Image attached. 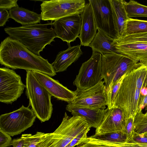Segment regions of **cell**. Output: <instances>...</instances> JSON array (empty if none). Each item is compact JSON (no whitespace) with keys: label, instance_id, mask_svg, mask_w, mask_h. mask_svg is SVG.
Wrapping results in <instances>:
<instances>
[{"label":"cell","instance_id":"1","mask_svg":"<svg viewBox=\"0 0 147 147\" xmlns=\"http://www.w3.org/2000/svg\"><path fill=\"white\" fill-rule=\"evenodd\" d=\"M0 63L13 69L37 71L50 77L56 75L47 59L35 55L20 42L9 36L0 44Z\"/></svg>","mask_w":147,"mask_h":147},{"label":"cell","instance_id":"2","mask_svg":"<svg viewBox=\"0 0 147 147\" xmlns=\"http://www.w3.org/2000/svg\"><path fill=\"white\" fill-rule=\"evenodd\" d=\"M53 22L36 24L16 27H7L4 30L9 36L21 42L30 51L40 56V53L45 46L55 41L56 38Z\"/></svg>","mask_w":147,"mask_h":147},{"label":"cell","instance_id":"3","mask_svg":"<svg viewBox=\"0 0 147 147\" xmlns=\"http://www.w3.org/2000/svg\"><path fill=\"white\" fill-rule=\"evenodd\" d=\"M139 69L138 66L126 72L113 107L119 108L122 111L125 120L135 119L144 96L141 94L140 89L136 86Z\"/></svg>","mask_w":147,"mask_h":147},{"label":"cell","instance_id":"4","mask_svg":"<svg viewBox=\"0 0 147 147\" xmlns=\"http://www.w3.org/2000/svg\"><path fill=\"white\" fill-rule=\"evenodd\" d=\"M26 94L29 99V106L41 122L49 120L53 111L52 96L37 80L32 71H26Z\"/></svg>","mask_w":147,"mask_h":147},{"label":"cell","instance_id":"5","mask_svg":"<svg viewBox=\"0 0 147 147\" xmlns=\"http://www.w3.org/2000/svg\"><path fill=\"white\" fill-rule=\"evenodd\" d=\"M140 63L120 53L102 55V73L107 91L124 74Z\"/></svg>","mask_w":147,"mask_h":147},{"label":"cell","instance_id":"6","mask_svg":"<svg viewBox=\"0 0 147 147\" xmlns=\"http://www.w3.org/2000/svg\"><path fill=\"white\" fill-rule=\"evenodd\" d=\"M112 45L117 52L147 66V32L116 38Z\"/></svg>","mask_w":147,"mask_h":147},{"label":"cell","instance_id":"7","mask_svg":"<svg viewBox=\"0 0 147 147\" xmlns=\"http://www.w3.org/2000/svg\"><path fill=\"white\" fill-rule=\"evenodd\" d=\"M42 20L56 21L75 14H80L86 5L84 0H51L42 1Z\"/></svg>","mask_w":147,"mask_h":147},{"label":"cell","instance_id":"8","mask_svg":"<svg viewBox=\"0 0 147 147\" xmlns=\"http://www.w3.org/2000/svg\"><path fill=\"white\" fill-rule=\"evenodd\" d=\"M36 117L32 109L22 105L17 110L0 115V130L13 136L32 126Z\"/></svg>","mask_w":147,"mask_h":147},{"label":"cell","instance_id":"9","mask_svg":"<svg viewBox=\"0 0 147 147\" xmlns=\"http://www.w3.org/2000/svg\"><path fill=\"white\" fill-rule=\"evenodd\" d=\"M102 54L92 52L91 57L83 63L73 84L77 91H82L94 86L102 81Z\"/></svg>","mask_w":147,"mask_h":147},{"label":"cell","instance_id":"10","mask_svg":"<svg viewBox=\"0 0 147 147\" xmlns=\"http://www.w3.org/2000/svg\"><path fill=\"white\" fill-rule=\"evenodd\" d=\"M26 85L20 76L8 68H0V102L11 104L23 93Z\"/></svg>","mask_w":147,"mask_h":147},{"label":"cell","instance_id":"11","mask_svg":"<svg viewBox=\"0 0 147 147\" xmlns=\"http://www.w3.org/2000/svg\"><path fill=\"white\" fill-rule=\"evenodd\" d=\"M104 81L82 91H77L76 96L69 104L92 108L105 109L108 104L107 89Z\"/></svg>","mask_w":147,"mask_h":147},{"label":"cell","instance_id":"12","mask_svg":"<svg viewBox=\"0 0 147 147\" xmlns=\"http://www.w3.org/2000/svg\"><path fill=\"white\" fill-rule=\"evenodd\" d=\"M93 10L98 30L109 37H116L110 0H89Z\"/></svg>","mask_w":147,"mask_h":147},{"label":"cell","instance_id":"13","mask_svg":"<svg viewBox=\"0 0 147 147\" xmlns=\"http://www.w3.org/2000/svg\"><path fill=\"white\" fill-rule=\"evenodd\" d=\"M81 24V16L79 14L65 17L53 22L56 37L66 42L68 44L78 37Z\"/></svg>","mask_w":147,"mask_h":147},{"label":"cell","instance_id":"14","mask_svg":"<svg viewBox=\"0 0 147 147\" xmlns=\"http://www.w3.org/2000/svg\"><path fill=\"white\" fill-rule=\"evenodd\" d=\"M40 83L47 89L52 96L57 99L71 103L76 97L77 92L69 90L60 83L58 80L44 73L32 71Z\"/></svg>","mask_w":147,"mask_h":147},{"label":"cell","instance_id":"15","mask_svg":"<svg viewBox=\"0 0 147 147\" xmlns=\"http://www.w3.org/2000/svg\"><path fill=\"white\" fill-rule=\"evenodd\" d=\"M125 133L124 117L122 111L117 107L109 109L99 126L96 128L95 135L112 132Z\"/></svg>","mask_w":147,"mask_h":147},{"label":"cell","instance_id":"16","mask_svg":"<svg viewBox=\"0 0 147 147\" xmlns=\"http://www.w3.org/2000/svg\"><path fill=\"white\" fill-rule=\"evenodd\" d=\"M81 16L82 24L78 38L80 40L81 45L89 46L98 30L93 10L89 2L86 4Z\"/></svg>","mask_w":147,"mask_h":147},{"label":"cell","instance_id":"17","mask_svg":"<svg viewBox=\"0 0 147 147\" xmlns=\"http://www.w3.org/2000/svg\"><path fill=\"white\" fill-rule=\"evenodd\" d=\"M66 109L73 115L82 117L91 127L96 128L101 123L109 109L89 108L68 103Z\"/></svg>","mask_w":147,"mask_h":147},{"label":"cell","instance_id":"18","mask_svg":"<svg viewBox=\"0 0 147 147\" xmlns=\"http://www.w3.org/2000/svg\"><path fill=\"white\" fill-rule=\"evenodd\" d=\"M65 50L58 53L51 64L56 73L66 71L73 63L76 61L83 54L81 45L71 47L70 44Z\"/></svg>","mask_w":147,"mask_h":147},{"label":"cell","instance_id":"19","mask_svg":"<svg viewBox=\"0 0 147 147\" xmlns=\"http://www.w3.org/2000/svg\"><path fill=\"white\" fill-rule=\"evenodd\" d=\"M123 0H110L116 37L124 35L126 22L129 18Z\"/></svg>","mask_w":147,"mask_h":147},{"label":"cell","instance_id":"20","mask_svg":"<svg viewBox=\"0 0 147 147\" xmlns=\"http://www.w3.org/2000/svg\"><path fill=\"white\" fill-rule=\"evenodd\" d=\"M9 18L23 26L38 24L42 20L40 14H38L28 9L19 7L9 10Z\"/></svg>","mask_w":147,"mask_h":147},{"label":"cell","instance_id":"21","mask_svg":"<svg viewBox=\"0 0 147 147\" xmlns=\"http://www.w3.org/2000/svg\"><path fill=\"white\" fill-rule=\"evenodd\" d=\"M98 31L89 47L92 52L101 53L102 55L110 54H117L115 49L112 45L114 39L107 35L102 31Z\"/></svg>","mask_w":147,"mask_h":147},{"label":"cell","instance_id":"22","mask_svg":"<svg viewBox=\"0 0 147 147\" xmlns=\"http://www.w3.org/2000/svg\"><path fill=\"white\" fill-rule=\"evenodd\" d=\"M124 6L129 18L147 17V6L133 0L125 1Z\"/></svg>","mask_w":147,"mask_h":147},{"label":"cell","instance_id":"23","mask_svg":"<svg viewBox=\"0 0 147 147\" xmlns=\"http://www.w3.org/2000/svg\"><path fill=\"white\" fill-rule=\"evenodd\" d=\"M147 32V20L129 18L125 26L124 35Z\"/></svg>","mask_w":147,"mask_h":147},{"label":"cell","instance_id":"24","mask_svg":"<svg viewBox=\"0 0 147 147\" xmlns=\"http://www.w3.org/2000/svg\"><path fill=\"white\" fill-rule=\"evenodd\" d=\"M91 137L96 139L113 143L126 142L127 138L125 133L123 131L112 132L99 135H93Z\"/></svg>","mask_w":147,"mask_h":147},{"label":"cell","instance_id":"25","mask_svg":"<svg viewBox=\"0 0 147 147\" xmlns=\"http://www.w3.org/2000/svg\"><path fill=\"white\" fill-rule=\"evenodd\" d=\"M135 134H143L147 133V116L142 111L138 112L135 116L134 122Z\"/></svg>","mask_w":147,"mask_h":147},{"label":"cell","instance_id":"26","mask_svg":"<svg viewBox=\"0 0 147 147\" xmlns=\"http://www.w3.org/2000/svg\"><path fill=\"white\" fill-rule=\"evenodd\" d=\"M76 147H119L115 145V143L103 141L90 136L87 137Z\"/></svg>","mask_w":147,"mask_h":147},{"label":"cell","instance_id":"27","mask_svg":"<svg viewBox=\"0 0 147 147\" xmlns=\"http://www.w3.org/2000/svg\"><path fill=\"white\" fill-rule=\"evenodd\" d=\"M44 133L38 131L34 135L30 134H22L21 137L24 140L23 147H39V142Z\"/></svg>","mask_w":147,"mask_h":147},{"label":"cell","instance_id":"28","mask_svg":"<svg viewBox=\"0 0 147 147\" xmlns=\"http://www.w3.org/2000/svg\"><path fill=\"white\" fill-rule=\"evenodd\" d=\"M126 73L113 84L109 90L107 91L108 101L107 108L109 109H110L113 107L117 93L125 76Z\"/></svg>","mask_w":147,"mask_h":147},{"label":"cell","instance_id":"29","mask_svg":"<svg viewBox=\"0 0 147 147\" xmlns=\"http://www.w3.org/2000/svg\"><path fill=\"white\" fill-rule=\"evenodd\" d=\"M11 136L0 130V147H8L12 145L13 140Z\"/></svg>","mask_w":147,"mask_h":147},{"label":"cell","instance_id":"30","mask_svg":"<svg viewBox=\"0 0 147 147\" xmlns=\"http://www.w3.org/2000/svg\"><path fill=\"white\" fill-rule=\"evenodd\" d=\"M90 130L88 129L82 132L68 144L69 147H74L76 146L80 145L82 142L87 137V133Z\"/></svg>","mask_w":147,"mask_h":147},{"label":"cell","instance_id":"31","mask_svg":"<svg viewBox=\"0 0 147 147\" xmlns=\"http://www.w3.org/2000/svg\"><path fill=\"white\" fill-rule=\"evenodd\" d=\"M17 1V0H0V8L8 10L19 7Z\"/></svg>","mask_w":147,"mask_h":147},{"label":"cell","instance_id":"32","mask_svg":"<svg viewBox=\"0 0 147 147\" xmlns=\"http://www.w3.org/2000/svg\"><path fill=\"white\" fill-rule=\"evenodd\" d=\"M0 26H3L9 18V13L7 10L0 8Z\"/></svg>","mask_w":147,"mask_h":147},{"label":"cell","instance_id":"33","mask_svg":"<svg viewBox=\"0 0 147 147\" xmlns=\"http://www.w3.org/2000/svg\"><path fill=\"white\" fill-rule=\"evenodd\" d=\"M127 142L147 144V135L144 134L138 135L135 134L132 140Z\"/></svg>","mask_w":147,"mask_h":147},{"label":"cell","instance_id":"34","mask_svg":"<svg viewBox=\"0 0 147 147\" xmlns=\"http://www.w3.org/2000/svg\"><path fill=\"white\" fill-rule=\"evenodd\" d=\"M117 146L119 147H147V144L126 142L118 143H117Z\"/></svg>","mask_w":147,"mask_h":147},{"label":"cell","instance_id":"35","mask_svg":"<svg viewBox=\"0 0 147 147\" xmlns=\"http://www.w3.org/2000/svg\"><path fill=\"white\" fill-rule=\"evenodd\" d=\"M24 140L20 137L13 140L12 145L13 147H23Z\"/></svg>","mask_w":147,"mask_h":147},{"label":"cell","instance_id":"36","mask_svg":"<svg viewBox=\"0 0 147 147\" xmlns=\"http://www.w3.org/2000/svg\"><path fill=\"white\" fill-rule=\"evenodd\" d=\"M147 105V95L144 96L143 100L140 104L138 112L141 111L142 109Z\"/></svg>","mask_w":147,"mask_h":147},{"label":"cell","instance_id":"37","mask_svg":"<svg viewBox=\"0 0 147 147\" xmlns=\"http://www.w3.org/2000/svg\"><path fill=\"white\" fill-rule=\"evenodd\" d=\"M140 94L143 96L147 95V88L142 87L140 89Z\"/></svg>","mask_w":147,"mask_h":147},{"label":"cell","instance_id":"38","mask_svg":"<svg viewBox=\"0 0 147 147\" xmlns=\"http://www.w3.org/2000/svg\"><path fill=\"white\" fill-rule=\"evenodd\" d=\"M144 87H145L147 88V76L146 78L144 84Z\"/></svg>","mask_w":147,"mask_h":147},{"label":"cell","instance_id":"39","mask_svg":"<svg viewBox=\"0 0 147 147\" xmlns=\"http://www.w3.org/2000/svg\"><path fill=\"white\" fill-rule=\"evenodd\" d=\"M145 109L146 110H147V105L146 106V108H145ZM146 113H147V111H146Z\"/></svg>","mask_w":147,"mask_h":147},{"label":"cell","instance_id":"40","mask_svg":"<svg viewBox=\"0 0 147 147\" xmlns=\"http://www.w3.org/2000/svg\"><path fill=\"white\" fill-rule=\"evenodd\" d=\"M144 114L146 115L147 116V113H144Z\"/></svg>","mask_w":147,"mask_h":147},{"label":"cell","instance_id":"41","mask_svg":"<svg viewBox=\"0 0 147 147\" xmlns=\"http://www.w3.org/2000/svg\"><path fill=\"white\" fill-rule=\"evenodd\" d=\"M144 134L147 135V133Z\"/></svg>","mask_w":147,"mask_h":147}]
</instances>
